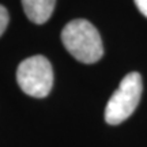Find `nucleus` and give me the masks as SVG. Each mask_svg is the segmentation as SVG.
<instances>
[{"label":"nucleus","mask_w":147,"mask_h":147,"mask_svg":"<svg viewBox=\"0 0 147 147\" xmlns=\"http://www.w3.org/2000/svg\"><path fill=\"white\" fill-rule=\"evenodd\" d=\"M61 41L69 55L83 64L97 63L104 55L100 33L86 19L68 22L61 32Z\"/></svg>","instance_id":"nucleus-1"},{"label":"nucleus","mask_w":147,"mask_h":147,"mask_svg":"<svg viewBox=\"0 0 147 147\" xmlns=\"http://www.w3.org/2000/svg\"><path fill=\"white\" fill-rule=\"evenodd\" d=\"M143 82L139 72H129L121 79L120 86L109 98L105 108V121L117 125L125 121L136 109L142 97Z\"/></svg>","instance_id":"nucleus-2"},{"label":"nucleus","mask_w":147,"mask_h":147,"mask_svg":"<svg viewBox=\"0 0 147 147\" xmlns=\"http://www.w3.org/2000/svg\"><path fill=\"white\" fill-rule=\"evenodd\" d=\"M16 82L23 93L34 98L47 97L53 86V69L45 56L27 57L18 65Z\"/></svg>","instance_id":"nucleus-3"},{"label":"nucleus","mask_w":147,"mask_h":147,"mask_svg":"<svg viewBox=\"0 0 147 147\" xmlns=\"http://www.w3.org/2000/svg\"><path fill=\"white\" fill-rule=\"evenodd\" d=\"M22 5L30 21L37 25H42L52 16L56 0H22Z\"/></svg>","instance_id":"nucleus-4"},{"label":"nucleus","mask_w":147,"mask_h":147,"mask_svg":"<svg viewBox=\"0 0 147 147\" xmlns=\"http://www.w3.org/2000/svg\"><path fill=\"white\" fill-rule=\"evenodd\" d=\"M8 21H10L8 11H7L4 5L0 4V37L3 36V33L5 32V29L8 26Z\"/></svg>","instance_id":"nucleus-5"},{"label":"nucleus","mask_w":147,"mask_h":147,"mask_svg":"<svg viewBox=\"0 0 147 147\" xmlns=\"http://www.w3.org/2000/svg\"><path fill=\"white\" fill-rule=\"evenodd\" d=\"M134 3L138 7V10L147 18V0H134Z\"/></svg>","instance_id":"nucleus-6"}]
</instances>
